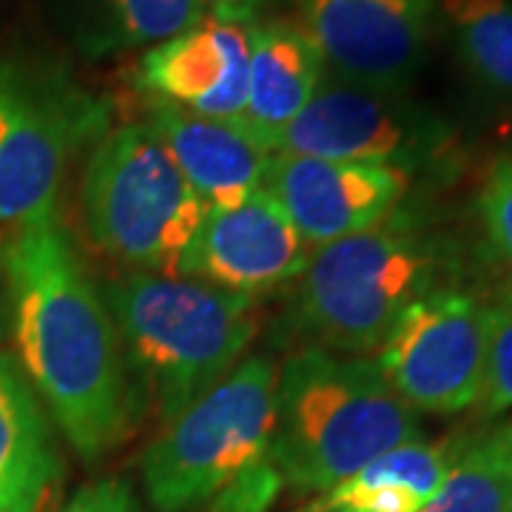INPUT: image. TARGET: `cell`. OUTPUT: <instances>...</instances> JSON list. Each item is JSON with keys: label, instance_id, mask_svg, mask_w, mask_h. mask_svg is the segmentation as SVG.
I'll use <instances>...</instances> for the list:
<instances>
[{"label": "cell", "instance_id": "21", "mask_svg": "<svg viewBox=\"0 0 512 512\" xmlns=\"http://www.w3.org/2000/svg\"><path fill=\"white\" fill-rule=\"evenodd\" d=\"M478 407L484 416L512 407V288L487 302V353Z\"/></svg>", "mask_w": 512, "mask_h": 512}, {"label": "cell", "instance_id": "16", "mask_svg": "<svg viewBox=\"0 0 512 512\" xmlns=\"http://www.w3.org/2000/svg\"><path fill=\"white\" fill-rule=\"evenodd\" d=\"M60 453L35 387L0 356V512H43L60 484Z\"/></svg>", "mask_w": 512, "mask_h": 512}, {"label": "cell", "instance_id": "9", "mask_svg": "<svg viewBox=\"0 0 512 512\" xmlns=\"http://www.w3.org/2000/svg\"><path fill=\"white\" fill-rule=\"evenodd\" d=\"M447 146V126L402 92L370 89L328 72L305 111L282 131L274 154L387 165L413 177L439 163Z\"/></svg>", "mask_w": 512, "mask_h": 512}, {"label": "cell", "instance_id": "13", "mask_svg": "<svg viewBox=\"0 0 512 512\" xmlns=\"http://www.w3.org/2000/svg\"><path fill=\"white\" fill-rule=\"evenodd\" d=\"M248 55L251 26L202 18L151 46L137 66V83L151 100L239 123L248 94Z\"/></svg>", "mask_w": 512, "mask_h": 512}, {"label": "cell", "instance_id": "23", "mask_svg": "<svg viewBox=\"0 0 512 512\" xmlns=\"http://www.w3.org/2000/svg\"><path fill=\"white\" fill-rule=\"evenodd\" d=\"M60 512H143L134 490L120 478L83 487Z\"/></svg>", "mask_w": 512, "mask_h": 512}, {"label": "cell", "instance_id": "7", "mask_svg": "<svg viewBox=\"0 0 512 512\" xmlns=\"http://www.w3.org/2000/svg\"><path fill=\"white\" fill-rule=\"evenodd\" d=\"M103 123V106L60 74L3 63L0 225L52 220L74 148L97 137Z\"/></svg>", "mask_w": 512, "mask_h": 512}, {"label": "cell", "instance_id": "10", "mask_svg": "<svg viewBox=\"0 0 512 512\" xmlns=\"http://www.w3.org/2000/svg\"><path fill=\"white\" fill-rule=\"evenodd\" d=\"M436 3L299 0V26L316 40L333 77L404 94L427 55Z\"/></svg>", "mask_w": 512, "mask_h": 512}, {"label": "cell", "instance_id": "22", "mask_svg": "<svg viewBox=\"0 0 512 512\" xmlns=\"http://www.w3.org/2000/svg\"><path fill=\"white\" fill-rule=\"evenodd\" d=\"M478 211L490 245L507 262L512 274V151L498 157L490 168L478 197Z\"/></svg>", "mask_w": 512, "mask_h": 512}, {"label": "cell", "instance_id": "5", "mask_svg": "<svg viewBox=\"0 0 512 512\" xmlns=\"http://www.w3.org/2000/svg\"><path fill=\"white\" fill-rule=\"evenodd\" d=\"M276 376L271 356H245L200 402L165 424L143 456L148 501L157 510H197L271 464Z\"/></svg>", "mask_w": 512, "mask_h": 512}, {"label": "cell", "instance_id": "24", "mask_svg": "<svg viewBox=\"0 0 512 512\" xmlns=\"http://www.w3.org/2000/svg\"><path fill=\"white\" fill-rule=\"evenodd\" d=\"M200 6L202 12H205V18L256 26V15L262 12L265 0H200Z\"/></svg>", "mask_w": 512, "mask_h": 512}, {"label": "cell", "instance_id": "18", "mask_svg": "<svg viewBox=\"0 0 512 512\" xmlns=\"http://www.w3.org/2000/svg\"><path fill=\"white\" fill-rule=\"evenodd\" d=\"M419 512H512V424L467 444Z\"/></svg>", "mask_w": 512, "mask_h": 512}, {"label": "cell", "instance_id": "1", "mask_svg": "<svg viewBox=\"0 0 512 512\" xmlns=\"http://www.w3.org/2000/svg\"><path fill=\"white\" fill-rule=\"evenodd\" d=\"M20 370L86 458H103L137 416L120 336L72 239L52 220L20 228L3 254Z\"/></svg>", "mask_w": 512, "mask_h": 512}, {"label": "cell", "instance_id": "20", "mask_svg": "<svg viewBox=\"0 0 512 512\" xmlns=\"http://www.w3.org/2000/svg\"><path fill=\"white\" fill-rule=\"evenodd\" d=\"M205 18L200 0H89L94 52L157 46Z\"/></svg>", "mask_w": 512, "mask_h": 512}, {"label": "cell", "instance_id": "8", "mask_svg": "<svg viewBox=\"0 0 512 512\" xmlns=\"http://www.w3.org/2000/svg\"><path fill=\"white\" fill-rule=\"evenodd\" d=\"M484 353L487 302L444 285L399 316L373 362L413 413L453 416L478 404Z\"/></svg>", "mask_w": 512, "mask_h": 512}, {"label": "cell", "instance_id": "15", "mask_svg": "<svg viewBox=\"0 0 512 512\" xmlns=\"http://www.w3.org/2000/svg\"><path fill=\"white\" fill-rule=\"evenodd\" d=\"M325 74L322 49L299 23L274 20L251 26L248 94L239 126L274 154L282 131L305 111Z\"/></svg>", "mask_w": 512, "mask_h": 512}, {"label": "cell", "instance_id": "2", "mask_svg": "<svg viewBox=\"0 0 512 512\" xmlns=\"http://www.w3.org/2000/svg\"><path fill=\"white\" fill-rule=\"evenodd\" d=\"M134 390L160 424H171L245 359L256 305L200 279L134 271L103 293Z\"/></svg>", "mask_w": 512, "mask_h": 512}, {"label": "cell", "instance_id": "11", "mask_svg": "<svg viewBox=\"0 0 512 512\" xmlns=\"http://www.w3.org/2000/svg\"><path fill=\"white\" fill-rule=\"evenodd\" d=\"M311 254L285 208L259 188L237 205L205 211L177 276L256 299L296 282Z\"/></svg>", "mask_w": 512, "mask_h": 512}, {"label": "cell", "instance_id": "14", "mask_svg": "<svg viewBox=\"0 0 512 512\" xmlns=\"http://www.w3.org/2000/svg\"><path fill=\"white\" fill-rule=\"evenodd\" d=\"M148 128L208 211L237 205L265 185L271 151L251 140L239 123L202 117L148 97Z\"/></svg>", "mask_w": 512, "mask_h": 512}, {"label": "cell", "instance_id": "12", "mask_svg": "<svg viewBox=\"0 0 512 512\" xmlns=\"http://www.w3.org/2000/svg\"><path fill=\"white\" fill-rule=\"evenodd\" d=\"M311 248L384 222L410 188V174L370 163L271 154L265 185Z\"/></svg>", "mask_w": 512, "mask_h": 512}, {"label": "cell", "instance_id": "4", "mask_svg": "<svg viewBox=\"0 0 512 512\" xmlns=\"http://www.w3.org/2000/svg\"><path fill=\"white\" fill-rule=\"evenodd\" d=\"M441 259L436 239L390 214L370 231L313 248L285 322L302 348L376 353L416 299L444 288Z\"/></svg>", "mask_w": 512, "mask_h": 512}, {"label": "cell", "instance_id": "6", "mask_svg": "<svg viewBox=\"0 0 512 512\" xmlns=\"http://www.w3.org/2000/svg\"><path fill=\"white\" fill-rule=\"evenodd\" d=\"M205 211L148 123L97 140L83 171V214L106 254L134 271L177 274Z\"/></svg>", "mask_w": 512, "mask_h": 512}, {"label": "cell", "instance_id": "17", "mask_svg": "<svg viewBox=\"0 0 512 512\" xmlns=\"http://www.w3.org/2000/svg\"><path fill=\"white\" fill-rule=\"evenodd\" d=\"M456 453L447 444L407 441L322 493L299 512H419L444 484Z\"/></svg>", "mask_w": 512, "mask_h": 512}, {"label": "cell", "instance_id": "19", "mask_svg": "<svg viewBox=\"0 0 512 512\" xmlns=\"http://www.w3.org/2000/svg\"><path fill=\"white\" fill-rule=\"evenodd\" d=\"M441 12L478 83L512 97V0H441Z\"/></svg>", "mask_w": 512, "mask_h": 512}, {"label": "cell", "instance_id": "3", "mask_svg": "<svg viewBox=\"0 0 512 512\" xmlns=\"http://www.w3.org/2000/svg\"><path fill=\"white\" fill-rule=\"evenodd\" d=\"M419 439V419L370 356L302 348L276 376L271 464L299 493H328L387 450Z\"/></svg>", "mask_w": 512, "mask_h": 512}]
</instances>
